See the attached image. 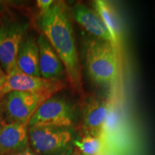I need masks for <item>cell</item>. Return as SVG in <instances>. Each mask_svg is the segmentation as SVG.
<instances>
[{"instance_id": "6da1fadb", "label": "cell", "mask_w": 155, "mask_h": 155, "mask_svg": "<svg viewBox=\"0 0 155 155\" xmlns=\"http://www.w3.org/2000/svg\"><path fill=\"white\" fill-rule=\"evenodd\" d=\"M42 33L48 39L63 64L68 80L73 90L83 92L82 76L79 63L71 11L63 2L53 3L41 16Z\"/></svg>"}, {"instance_id": "7a4b0ae2", "label": "cell", "mask_w": 155, "mask_h": 155, "mask_svg": "<svg viewBox=\"0 0 155 155\" xmlns=\"http://www.w3.org/2000/svg\"><path fill=\"white\" fill-rule=\"evenodd\" d=\"M85 58L87 71L96 84L111 86L119 76L116 48L99 39H90L86 44Z\"/></svg>"}, {"instance_id": "3957f363", "label": "cell", "mask_w": 155, "mask_h": 155, "mask_svg": "<svg viewBox=\"0 0 155 155\" xmlns=\"http://www.w3.org/2000/svg\"><path fill=\"white\" fill-rule=\"evenodd\" d=\"M56 92L13 91L0 98L2 125L9 124H28L38 108Z\"/></svg>"}, {"instance_id": "277c9868", "label": "cell", "mask_w": 155, "mask_h": 155, "mask_svg": "<svg viewBox=\"0 0 155 155\" xmlns=\"http://www.w3.org/2000/svg\"><path fill=\"white\" fill-rule=\"evenodd\" d=\"M29 143L38 155H70L74 147L72 128L28 127Z\"/></svg>"}, {"instance_id": "5b68a950", "label": "cell", "mask_w": 155, "mask_h": 155, "mask_svg": "<svg viewBox=\"0 0 155 155\" xmlns=\"http://www.w3.org/2000/svg\"><path fill=\"white\" fill-rule=\"evenodd\" d=\"M29 23L17 19H0V63L6 74L17 69V59Z\"/></svg>"}, {"instance_id": "8992f818", "label": "cell", "mask_w": 155, "mask_h": 155, "mask_svg": "<svg viewBox=\"0 0 155 155\" xmlns=\"http://www.w3.org/2000/svg\"><path fill=\"white\" fill-rule=\"evenodd\" d=\"M74 108L59 96H52L42 104L28 124V127H53L72 128L75 121Z\"/></svg>"}, {"instance_id": "52a82bcc", "label": "cell", "mask_w": 155, "mask_h": 155, "mask_svg": "<svg viewBox=\"0 0 155 155\" xmlns=\"http://www.w3.org/2000/svg\"><path fill=\"white\" fill-rule=\"evenodd\" d=\"M64 87L61 80H50L27 75L15 69L0 79V98L13 91L58 92Z\"/></svg>"}, {"instance_id": "ba28073f", "label": "cell", "mask_w": 155, "mask_h": 155, "mask_svg": "<svg viewBox=\"0 0 155 155\" xmlns=\"http://www.w3.org/2000/svg\"><path fill=\"white\" fill-rule=\"evenodd\" d=\"M111 107V102L100 97L89 98L83 110V129L86 135L101 137L108 114Z\"/></svg>"}, {"instance_id": "9c48e42d", "label": "cell", "mask_w": 155, "mask_h": 155, "mask_svg": "<svg viewBox=\"0 0 155 155\" xmlns=\"http://www.w3.org/2000/svg\"><path fill=\"white\" fill-rule=\"evenodd\" d=\"M39 48V68L41 77L50 80H61L65 75L63 64L48 39L41 33L37 40Z\"/></svg>"}, {"instance_id": "30bf717a", "label": "cell", "mask_w": 155, "mask_h": 155, "mask_svg": "<svg viewBox=\"0 0 155 155\" xmlns=\"http://www.w3.org/2000/svg\"><path fill=\"white\" fill-rule=\"evenodd\" d=\"M70 11L75 21L87 32L97 39L112 44L116 48L108 29L96 11L81 3L75 4Z\"/></svg>"}, {"instance_id": "8fae6325", "label": "cell", "mask_w": 155, "mask_h": 155, "mask_svg": "<svg viewBox=\"0 0 155 155\" xmlns=\"http://www.w3.org/2000/svg\"><path fill=\"white\" fill-rule=\"evenodd\" d=\"M29 145L28 124L14 123L0 126V155L23 150Z\"/></svg>"}, {"instance_id": "7c38bea8", "label": "cell", "mask_w": 155, "mask_h": 155, "mask_svg": "<svg viewBox=\"0 0 155 155\" xmlns=\"http://www.w3.org/2000/svg\"><path fill=\"white\" fill-rule=\"evenodd\" d=\"M17 67L25 74L41 77L39 68V48L33 37L28 36L23 40L17 55Z\"/></svg>"}, {"instance_id": "4fadbf2b", "label": "cell", "mask_w": 155, "mask_h": 155, "mask_svg": "<svg viewBox=\"0 0 155 155\" xmlns=\"http://www.w3.org/2000/svg\"><path fill=\"white\" fill-rule=\"evenodd\" d=\"M93 5H94L95 11L99 15L103 22L108 29L114 45L116 47H117L120 35H121V26H120L119 19H118L115 10L111 4L106 1L97 0V1H94Z\"/></svg>"}, {"instance_id": "5bb4252c", "label": "cell", "mask_w": 155, "mask_h": 155, "mask_svg": "<svg viewBox=\"0 0 155 155\" xmlns=\"http://www.w3.org/2000/svg\"><path fill=\"white\" fill-rule=\"evenodd\" d=\"M74 147L80 153L78 155H102L104 143L101 137L86 135L80 140L75 139Z\"/></svg>"}, {"instance_id": "9a60e30c", "label": "cell", "mask_w": 155, "mask_h": 155, "mask_svg": "<svg viewBox=\"0 0 155 155\" xmlns=\"http://www.w3.org/2000/svg\"><path fill=\"white\" fill-rule=\"evenodd\" d=\"M54 2L53 0H38L37 1V6L40 9V15H43L49 10L52 5H53Z\"/></svg>"}, {"instance_id": "2e32d148", "label": "cell", "mask_w": 155, "mask_h": 155, "mask_svg": "<svg viewBox=\"0 0 155 155\" xmlns=\"http://www.w3.org/2000/svg\"><path fill=\"white\" fill-rule=\"evenodd\" d=\"M4 155H38L37 153L34 152L32 150V148H30V147L28 148L25 149V150L18 151V152H11L9 154H6Z\"/></svg>"}, {"instance_id": "e0dca14e", "label": "cell", "mask_w": 155, "mask_h": 155, "mask_svg": "<svg viewBox=\"0 0 155 155\" xmlns=\"http://www.w3.org/2000/svg\"><path fill=\"white\" fill-rule=\"evenodd\" d=\"M5 71H3L1 65H0V79H1L2 78V77L4 76V75H5Z\"/></svg>"}, {"instance_id": "ac0fdd59", "label": "cell", "mask_w": 155, "mask_h": 155, "mask_svg": "<svg viewBox=\"0 0 155 155\" xmlns=\"http://www.w3.org/2000/svg\"><path fill=\"white\" fill-rule=\"evenodd\" d=\"M2 125V124H1V119H0V126Z\"/></svg>"}]
</instances>
